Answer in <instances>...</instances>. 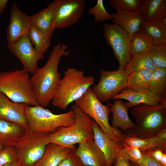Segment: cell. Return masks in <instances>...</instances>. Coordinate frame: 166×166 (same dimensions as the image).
Segmentation results:
<instances>
[{"mask_svg": "<svg viewBox=\"0 0 166 166\" xmlns=\"http://www.w3.org/2000/svg\"><path fill=\"white\" fill-rule=\"evenodd\" d=\"M68 47L67 45L61 43L55 45L45 65L38 68L30 77L37 102L44 108L51 102L60 81L58 65L61 57L69 54V50H67Z\"/></svg>", "mask_w": 166, "mask_h": 166, "instance_id": "1", "label": "cell"}, {"mask_svg": "<svg viewBox=\"0 0 166 166\" xmlns=\"http://www.w3.org/2000/svg\"><path fill=\"white\" fill-rule=\"evenodd\" d=\"M134 127L124 132L125 136L144 139L156 136L166 128V101L156 106L141 104L131 110Z\"/></svg>", "mask_w": 166, "mask_h": 166, "instance_id": "2", "label": "cell"}, {"mask_svg": "<svg viewBox=\"0 0 166 166\" xmlns=\"http://www.w3.org/2000/svg\"><path fill=\"white\" fill-rule=\"evenodd\" d=\"M75 120L72 125L58 128L46 135L49 144L75 149L74 144L89 139H94L93 119L75 103L71 107Z\"/></svg>", "mask_w": 166, "mask_h": 166, "instance_id": "3", "label": "cell"}, {"mask_svg": "<svg viewBox=\"0 0 166 166\" xmlns=\"http://www.w3.org/2000/svg\"><path fill=\"white\" fill-rule=\"evenodd\" d=\"M94 78L85 76L84 72L68 68L64 72L51 101L54 107L65 110L69 104L79 99L93 85Z\"/></svg>", "mask_w": 166, "mask_h": 166, "instance_id": "4", "label": "cell"}, {"mask_svg": "<svg viewBox=\"0 0 166 166\" xmlns=\"http://www.w3.org/2000/svg\"><path fill=\"white\" fill-rule=\"evenodd\" d=\"M25 113L28 129L45 134L52 132L60 127L71 125L75 120L72 109L65 113L56 114L39 105H26Z\"/></svg>", "mask_w": 166, "mask_h": 166, "instance_id": "5", "label": "cell"}, {"mask_svg": "<svg viewBox=\"0 0 166 166\" xmlns=\"http://www.w3.org/2000/svg\"><path fill=\"white\" fill-rule=\"evenodd\" d=\"M0 92L14 102L33 106L38 105L29 73L22 69L0 72Z\"/></svg>", "mask_w": 166, "mask_h": 166, "instance_id": "6", "label": "cell"}, {"mask_svg": "<svg viewBox=\"0 0 166 166\" xmlns=\"http://www.w3.org/2000/svg\"><path fill=\"white\" fill-rule=\"evenodd\" d=\"M74 102L110 138L117 142L123 141L125 136L123 132L112 127L109 123V117L111 112L109 103L106 105L102 104L93 94L91 88Z\"/></svg>", "mask_w": 166, "mask_h": 166, "instance_id": "7", "label": "cell"}, {"mask_svg": "<svg viewBox=\"0 0 166 166\" xmlns=\"http://www.w3.org/2000/svg\"><path fill=\"white\" fill-rule=\"evenodd\" d=\"M47 134L28 129L14 145L22 166H33L42 157L48 144Z\"/></svg>", "mask_w": 166, "mask_h": 166, "instance_id": "8", "label": "cell"}, {"mask_svg": "<svg viewBox=\"0 0 166 166\" xmlns=\"http://www.w3.org/2000/svg\"><path fill=\"white\" fill-rule=\"evenodd\" d=\"M103 35L118 62V70H124L132 56L129 47L131 35L117 25L106 23Z\"/></svg>", "mask_w": 166, "mask_h": 166, "instance_id": "9", "label": "cell"}, {"mask_svg": "<svg viewBox=\"0 0 166 166\" xmlns=\"http://www.w3.org/2000/svg\"><path fill=\"white\" fill-rule=\"evenodd\" d=\"M100 77L91 89L101 102L110 101L126 87L128 74L124 71H106L100 69Z\"/></svg>", "mask_w": 166, "mask_h": 166, "instance_id": "10", "label": "cell"}, {"mask_svg": "<svg viewBox=\"0 0 166 166\" xmlns=\"http://www.w3.org/2000/svg\"><path fill=\"white\" fill-rule=\"evenodd\" d=\"M86 5L85 0H59L52 25L53 30L71 26L80 19Z\"/></svg>", "mask_w": 166, "mask_h": 166, "instance_id": "11", "label": "cell"}, {"mask_svg": "<svg viewBox=\"0 0 166 166\" xmlns=\"http://www.w3.org/2000/svg\"><path fill=\"white\" fill-rule=\"evenodd\" d=\"M8 47L11 53L22 63V69L33 74L38 68V61L44 58V54L37 52L33 47L28 34L23 36Z\"/></svg>", "mask_w": 166, "mask_h": 166, "instance_id": "12", "label": "cell"}, {"mask_svg": "<svg viewBox=\"0 0 166 166\" xmlns=\"http://www.w3.org/2000/svg\"><path fill=\"white\" fill-rule=\"evenodd\" d=\"M31 26L30 16L22 12L14 2L11 6L10 21L6 30L8 45L14 44L23 36L27 34Z\"/></svg>", "mask_w": 166, "mask_h": 166, "instance_id": "13", "label": "cell"}, {"mask_svg": "<svg viewBox=\"0 0 166 166\" xmlns=\"http://www.w3.org/2000/svg\"><path fill=\"white\" fill-rule=\"evenodd\" d=\"M93 125L94 140L104 155L106 166H112L117 154L124 148V146L122 142L116 141L108 137L93 119Z\"/></svg>", "mask_w": 166, "mask_h": 166, "instance_id": "14", "label": "cell"}, {"mask_svg": "<svg viewBox=\"0 0 166 166\" xmlns=\"http://www.w3.org/2000/svg\"><path fill=\"white\" fill-rule=\"evenodd\" d=\"M25 103L14 102L0 92V118L17 124L28 129L26 119Z\"/></svg>", "mask_w": 166, "mask_h": 166, "instance_id": "15", "label": "cell"}, {"mask_svg": "<svg viewBox=\"0 0 166 166\" xmlns=\"http://www.w3.org/2000/svg\"><path fill=\"white\" fill-rule=\"evenodd\" d=\"M112 99L113 100L122 99L127 100L124 103L129 108L141 104L156 106L166 101V97H161L152 93L149 89L139 91L124 89L114 96Z\"/></svg>", "mask_w": 166, "mask_h": 166, "instance_id": "16", "label": "cell"}, {"mask_svg": "<svg viewBox=\"0 0 166 166\" xmlns=\"http://www.w3.org/2000/svg\"><path fill=\"white\" fill-rule=\"evenodd\" d=\"M74 151L85 166H106L104 155L94 139L78 144Z\"/></svg>", "mask_w": 166, "mask_h": 166, "instance_id": "17", "label": "cell"}, {"mask_svg": "<svg viewBox=\"0 0 166 166\" xmlns=\"http://www.w3.org/2000/svg\"><path fill=\"white\" fill-rule=\"evenodd\" d=\"M139 31L152 45L166 44V17L161 21L143 22Z\"/></svg>", "mask_w": 166, "mask_h": 166, "instance_id": "18", "label": "cell"}, {"mask_svg": "<svg viewBox=\"0 0 166 166\" xmlns=\"http://www.w3.org/2000/svg\"><path fill=\"white\" fill-rule=\"evenodd\" d=\"M58 1H53L46 8L30 16L31 25L51 38L54 31L52 25Z\"/></svg>", "mask_w": 166, "mask_h": 166, "instance_id": "19", "label": "cell"}, {"mask_svg": "<svg viewBox=\"0 0 166 166\" xmlns=\"http://www.w3.org/2000/svg\"><path fill=\"white\" fill-rule=\"evenodd\" d=\"M138 12L144 22L161 21L166 17V0H143Z\"/></svg>", "mask_w": 166, "mask_h": 166, "instance_id": "20", "label": "cell"}, {"mask_svg": "<svg viewBox=\"0 0 166 166\" xmlns=\"http://www.w3.org/2000/svg\"><path fill=\"white\" fill-rule=\"evenodd\" d=\"M26 131L20 125L0 118V143L3 147L14 146Z\"/></svg>", "mask_w": 166, "mask_h": 166, "instance_id": "21", "label": "cell"}, {"mask_svg": "<svg viewBox=\"0 0 166 166\" xmlns=\"http://www.w3.org/2000/svg\"><path fill=\"white\" fill-rule=\"evenodd\" d=\"M112 113L111 126L124 132L133 128L135 124L130 119L128 111L130 108L126 106L121 99L116 100L110 107Z\"/></svg>", "mask_w": 166, "mask_h": 166, "instance_id": "22", "label": "cell"}, {"mask_svg": "<svg viewBox=\"0 0 166 166\" xmlns=\"http://www.w3.org/2000/svg\"><path fill=\"white\" fill-rule=\"evenodd\" d=\"M73 150L49 144L47 145L43 156L33 166H58Z\"/></svg>", "mask_w": 166, "mask_h": 166, "instance_id": "23", "label": "cell"}, {"mask_svg": "<svg viewBox=\"0 0 166 166\" xmlns=\"http://www.w3.org/2000/svg\"><path fill=\"white\" fill-rule=\"evenodd\" d=\"M112 22L131 35L139 31L140 25L143 22L138 12L121 11L111 14Z\"/></svg>", "mask_w": 166, "mask_h": 166, "instance_id": "24", "label": "cell"}, {"mask_svg": "<svg viewBox=\"0 0 166 166\" xmlns=\"http://www.w3.org/2000/svg\"><path fill=\"white\" fill-rule=\"evenodd\" d=\"M154 71L143 70L128 74L127 84L124 89L135 91L149 89Z\"/></svg>", "mask_w": 166, "mask_h": 166, "instance_id": "25", "label": "cell"}, {"mask_svg": "<svg viewBox=\"0 0 166 166\" xmlns=\"http://www.w3.org/2000/svg\"><path fill=\"white\" fill-rule=\"evenodd\" d=\"M156 68L146 52L132 55L124 70L128 74L143 70L154 71Z\"/></svg>", "mask_w": 166, "mask_h": 166, "instance_id": "26", "label": "cell"}, {"mask_svg": "<svg viewBox=\"0 0 166 166\" xmlns=\"http://www.w3.org/2000/svg\"><path fill=\"white\" fill-rule=\"evenodd\" d=\"M149 89L161 97H166V68H156L153 72Z\"/></svg>", "mask_w": 166, "mask_h": 166, "instance_id": "27", "label": "cell"}, {"mask_svg": "<svg viewBox=\"0 0 166 166\" xmlns=\"http://www.w3.org/2000/svg\"><path fill=\"white\" fill-rule=\"evenodd\" d=\"M28 35L37 52L44 54L47 51L50 44V37L32 25Z\"/></svg>", "mask_w": 166, "mask_h": 166, "instance_id": "28", "label": "cell"}, {"mask_svg": "<svg viewBox=\"0 0 166 166\" xmlns=\"http://www.w3.org/2000/svg\"><path fill=\"white\" fill-rule=\"evenodd\" d=\"M146 52L156 68H166V44L151 45Z\"/></svg>", "mask_w": 166, "mask_h": 166, "instance_id": "29", "label": "cell"}, {"mask_svg": "<svg viewBox=\"0 0 166 166\" xmlns=\"http://www.w3.org/2000/svg\"><path fill=\"white\" fill-rule=\"evenodd\" d=\"M143 1V0H110L109 3L116 12H137L140 9Z\"/></svg>", "mask_w": 166, "mask_h": 166, "instance_id": "30", "label": "cell"}, {"mask_svg": "<svg viewBox=\"0 0 166 166\" xmlns=\"http://www.w3.org/2000/svg\"><path fill=\"white\" fill-rule=\"evenodd\" d=\"M151 44L139 31L131 35L129 44V50L132 55L147 52Z\"/></svg>", "mask_w": 166, "mask_h": 166, "instance_id": "31", "label": "cell"}, {"mask_svg": "<svg viewBox=\"0 0 166 166\" xmlns=\"http://www.w3.org/2000/svg\"><path fill=\"white\" fill-rule=\"evenodd\" d=\"M122 142L126 145L138 148L141 152L150 148L156 147L157 145L156 136L141 139L125 136Z\"/></svg>", "mask_w": 166, "mask_h": 166, "instance_id": "32", "label": "cell"}, {"mask_svg": "<svg viewBox=\"0 0 166 166\" xmlns=\"http://www.w3.org/2000/svg\"><path fill=\"white\" fill-rule=\"evenodd\" d=\"M88 12L89 14L94 16V22H101L113 18L105 8L103 0H97L96 5L89 8Z\"/></svg>", "mask_w": 166, "mask_h": 166, "instance_id": "33", "label": "cell"}, {"mask_svg": "<svg viewBox=\"0 0 166 166\" xmlns=\"http://www.w3.org/2000/svg\"><path fill=\"white\" fill-rule=\"evenodd\" d=\"M19 160L18 154L14 146L3 147L0 150V166L14 163Z\"/></svg>", "mask_w": 166, "mask_h": 166, "instance_id": "34", "label": "cell"}, {"mask_svg": "<svg viewBox=\"0 0 166 166\" xmlns=\"http://www.w3.org/2000/svg\"><path fill=\"white\" fill-rule=\"evenodd\" d=\"M159 163L162 166H166V153L156 147H154L141 152Z\"/></svg>", "mask_w": 166, "mask_h": 166, "instance_id": "35", "label": "cell"}, {"mask_svg": "<svg viewBox=\"0 0 166 166\" xmlns=\"http://www.w3.org/2000/svg\"><path fill=\"white\" fill-rule=\"evenodd\" d=\"M122 143L127 151L130 162L137 164L142 159V153L138 148Z\"/></svg>", "mask_w": 166, "mask_h": 166, "instance_id": "36", "label": "cell"}, {"mask_svg": "<svg viewBox=\"0 0 166 166\" xmlns=\"http://www.w3.org/2000/svg\"><path fill=\"white\" fill-rule=\"evenodd\" d=\"M58 166H85L76 154L74 149L62 160Z\"/></svg>", "mask_w": 166, "mask_h": 166, "instance_id": "37", "label": "cell"}, {"mask_svg": "<svg viewBox=\"0 0 166 166\" xmlns=\"http://www.w3.org/2000/svg\"><path fill=\"white\" fill-rule=\"evenodd\" d=\"M113 164L112 166H130V162L125 148L118 153Z\"/></svg>", "mask_w": 166, "mask_h": 166, "instance_id": "38", "label": "cell"}, {"mask_svg": "<svg viewBox=\"0 0 166 166\" xmlns=\"http://www.w3.org/2000/svg\"><path fill=\"white\" fill-rule=\"evenodd\" d=\"M156 148L166 153V128L162 130L156 136Z\"/></svg>", "mask_w": 166, "mask_h": 166, "instance_id": "39", "label": "cell"}, {"mask_svg": "<svg viewBox=\"0 0 166 166\" xmlns=\"http://www.w3.org/2000/svg\"><path fill=\"white\" fill-rule=\"evenodd\" d=\"M142 154V159L137 164L140 166H162L157 161L148 156L143 153Z\"/></svg>", "mask_w": 166, "mask_h": 166, "instance_id": "40", "label": "cell"}, {"mask_svg": "<svg viewBox=\"0 0 166 166\" xmlns=\"http://www.w3.org/2000/svg\"><path fill=\"white\" fill-rule=\"evenodd\" d=\"M8 0H0V15H1L6 7Z\"/></svg>", "mask_w": 166, "mask_h": 166, "instance_id": "41", "label": "cell"}, {"mask_svg": "<svg viewBox=\"0 0 166 166\" xmlns=\"http://www.w3.org/2000/svg\"><path fill=\"white\" fill-rule=\"evenodd\" d=\"M2 166H22V162L19 158V160L16 162L13 163L6 164Z\"/></svg>", "mask_w": 166, "mask_h": 166, "instance_id": "42", "label": "cell"}, {"mask_svg": "<svg viewBox=\"0 0 166 166\" xmlns=\"http://www.w3.org/2000/svg\"><path fill=\"white\" fill-rule=\"evenodd\" d=\"M130 166H140L137 164L130 162Z\"/></svg>", "mask_w": 166, "mask_h": 166, "instance_id": "43", "label": "cell"}, {"mask_svg": "<svg viewBox=\"0 0 166 166\" xmlns=\"http://www.w3.org/2000/svg\"><path fill=\"white\" fill-rule=\"evenodd\" d=\"M3 146L0 143V150L2 148Z\"/></svg>", "mask_w": 166, "mask_h": 166, "instance_id": "44", "label": "cell"}]
</instances>
